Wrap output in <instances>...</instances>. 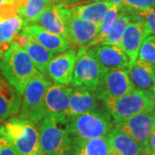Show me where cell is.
Wrapping results in <instances>:
<instances>
[{
	"mask_svg": "<svg viewBox=\"0 0 155 155\" xmlns=\"http://www.w3.org/2000/svg\"><path fill=\"white\" fill-rule=\"evenodd\" d=\"M39 124L13 116L0 126V137L7 140L19 155H41Z\"/></svg>",
	"mask_w": 155,
	"mask_h": 155,
	"instance_id": "1",
	"label": "cell"
},
{
	"mask_svg": "<svg viewBox=\"0 0 155 155\" xmlns=\"http://www.w3.org/2000/svg\"><path fill=\"white\" fill-rule=\"evenodd\" d=\"M38 70L26 50L17 41H13L0 58V72L21 95Z\"/></svg>",
	"mask_w": 155,
	"mask_h": 155,
	"instance_id": "2",
	"label": "cell"
},
{
	"mask_svg": "<svg viewBox=\"0 0 155 155\" xmlns=\"http://www.w3.org/2000/svg\"><path fill=\"white\" fill-rule=\"evenodd\" d=\"M51 84L39 71L34 74L23 91L18 117L39 124L45 117V95Z\"/></svg>",
	"mask_w": 155,
	"mask_h": 155,
	"instance_id": "3",
	"label": "cell"
},
{
	"mask_svg": "<svg viewBox=\"0 0 155 155\" xmlns=\"http://www.w3.org/2000/svg\"><path fill=\"white\" fill-rule=\"evenodd\" d=\"M106 71L89 48L81 47L76 56L71 84L74 88L95 91L102 83Z\"/></svg>",
	"mask_w": 155,
	"mask_h": 155,
	"instance_id": "4",
	"label": "cell"
},
{
	"mask_svg": "<svg viewBox=\"0 0 155 155\" xmlns=\"http://www.w3.org/2000/svg\"><path fill=\"white\" fill-rule=\"evenodd\" d=\"M112 128L110 116L97 110L72 117L66 124V129L70 135L82 139L106 137Z\"/></svg>",
	"mask_w": 155,
	"mask_h": 155,
	"instance_id": "5",
	"label": "cell"
},
{
	"mask_svg": "<svg viewBox=\"0 0 155 155\" xmlns=\"http://www.w3.org/2000/svg\"><path fill=\"white\" fill-rule=\"evenodd\" d=\"M41 155H72V138L66 128L45 116L39 122Z\"/></svg>",
	"mask_w": 155,
	"mask_h": 155,
	"instance_id": "6",
	"label": "cell"
},
{
	"mask_svg": "<svg viewBox=\"0 0 155 155\" xmlns=\"http://www.w3.org/2000/svg\"><path fill=\"white\" fill-rule=\"evenodd\" d=\"M115 123L121 122L139 113L155 110V101L149 95L134 89L107 107Z\"/></svg>",
	"mask_w": 155,
	"mask_h": 155,
	"instance_id": "7",
	"label": "cell"
},
{
	"mask_svg": "<svg viewBox=\"0 0 155 155\" xmlns=\"http://www.w3.org/2000/svg\"><path fill=\"white\" fill-rule=\"evenodd\" d=\"M134 90L127 70H107L98 88L95 91L98 100L106 107Z\"/></svg>",
	"mask_w": 155,
	"mask_h": 155,
	"instance_id": "8",
	"label": "cell"
},
{
	"mask_svg": "<svg viewBox=\"0 0 155 155\" xmlns=\"http://www.w3.org/2000/svg\"><path fill=\"white\" fill-rule=\"evenodd\" d=\"M72 90L68 84H51L45 95V116L66 125L68 121L69 98Z\"/></svg>",
	"mask_w": 155,
	"mask_h": 155,
	"instance_id": "9",
	"label": "cell"
},
{
	"mask_svg": "<svg viewBox=\"0 0 155 155\" xmlns=\"http://www.w3.org/2000/svg\"><path fill=\"white\" fill-rule=\"evenodd\" d=\"M155 124V110L139 113L121 122L116 123L117 128L131 136L149 154L148 140Z\"/></svg>",
	"mask_w": 155,
	"mask_h": 155,
	"instance_id": "10",
	"label": "cell"
},
{
	"mask_svg": "<svg viewBox=\"0 0 155 155\" xmlns=\"http://www.w3.org/2000/svg\"><path fill=\"white\" fill-rule=\"evenodd\" d=\"M67 40L70 44L78 47H87L97 36L99 24L87 22L72 15L68 8L66 20Z\"/></svg>",
	"mask_w": 155,
	"mask_h": 155,
	"instance_id": "11",
	"label": "cell"
},
{
	"mask_svg": "<svg viewBox=\"0 0 155 155\" xmlns=\"http://www.w3.org/2000/svg\"><path fill=\"white\" fill-rule=\"evenodd\" d=\"M149 35L144 23L131 14V21L125 28L119 47L127 56L131 64L137 60L140 46Z\"/></svg>",
	"mask_w": 155,
	"mask_h": 155,
	"instance_id": "12",
	"label": "cell"
},
{
	"mask_svg": "<svg viewBox=\"0 0 155 155\" xmlns=\"http://www.w3.org/2000/svg\"><path fill=\"white\" fill-rule=\"evenodd\" d=\"M77 52L73 48L61 53L50 61L47 75L56 84H70L72 82L73 68Z\"/></svg>",
	"mask_w": 155,
	"mask_h": 155,
	"instance_id": "13",
	"label": "cell"
},
{
	"mask_svg": "<svg viewBox=\"0 0 155 155\" xmlns=\"http://www.w3.org/2000/svg\"><path fill=\"white\" fill-rule=\"evenodd\" d=\"M21 31L37 41L46 49L54 54H61L70 48L68 40L46 30L36 23H28L23 26Z\"/></svg>",
	"mask_w": 155,
	"mask_h": 155,
	"instance_id": "14",
	"label": "cell"
},
{
	"mask_svg": "<svg viewBox=\"0 0 155 155\" xmlns=\"http://www.w3.org/2000/svg\"><path fill=\"white\" fill-rule=\"evenodd\" d=\"M90 49L106 70H127L131 64L125 53L117 46L99 44Z\"/></svg>",
	"mask_w": 155,
	"mask_h": 155,
	"instance_id": "15",
	"label": "cell"
},
{
	"mask_svg": "<svg viewBox=\"0 0 155 155\" xmlns=\"http://www.w3.org/2000/svg\"><path fill=\"white\" fill-rule=\"evenodd\" d=\"M127 72L134 89L151 95L155 80V65L137 59L130 64Z\"/></svg>",
	"mask_w": 155,
	"mask_h": 155,
	"instance_id": "16",
	"label": "cell"
},
{
	"mask_svg": "<svg viewBox=\"0 0 155 155\" xmlns=\"http://www.w3.org/2000/svg\"><path fill=\"white\" fill-rule=\"evenodd\" d=\"M68 8L63 5H48L35 22L51 33L67 40L66 20Z\"/></svg>",
	"mask_w": 155,
	"mask_h": 155,
	"instance_id": "17",
	"label": "cell"
},
{
	"mask_svg": "<svg viewBox=\"0 0 155 155\" xmlns=\"http://www.w3.org/2000/svg\"><path fill=\"white\" fill-rule=\"evenodd\" d=\"M106 137L109 143V155H140L147 153L135 140L116 127H113Z\"/></svg>",
	"mask_w": 155,
	"mask_h": 155,
	"instance_id": "18",
	"label": "cell"
},
{
	"mask_svg": "<svg viewBox=\"0 0 155 155\" xmlns=\"http://www.w3.org/2000/svg\"><path fill=\"white\" fill-rule=\"evenodd\" d=\"M16 41L26 50L36 69L47 76L48 66L50 61L55 57L56 54L46 49L32 37L28 36V35L22 31H20Z\"/></svg>",
	"mask_w": 155,
	"mask_h": 155,
	"instance_id": "19",
	"label": "cell"
},
{
	"mask_svg": "<svg viewBox=\"0 0 155 155\" xmlns=\"http://www.w3.org/2000/svg\"><path fill=\"white\" fill-rule=\"evenodd\" d=\"M22 95L3 76H0V122L20 110Z\"/></svg>",
	"mask_w": 155,
	"mask_h": 155,
	"instance_id": "20",
	"label": "cell"
},
{
	"mask_svg": "<svg viewBox=\"0 0 155 155\" xmlns=\"http://www.w3.org/2000/svg\"><path fill=\"white\" fill-rule=\"evenodd\" d=\"M97 100L95 91L82 88L72 89L69 98L68 120L89 111L96 110Z\"/></svg>",
	"mask_w": 155,
	"mask_h": 155,
	"instance_id": "21",
	"label": "cell"
},
{
	"mask_svg": "<svg viewBox=\"0 0 155 155\" xmlns=\"http://www.w3.org/2000/svg\"><path fill=\"white\" fill-rule=\"evenodd\" d=\"M72 155H109L107 137L92 139L72 137Z\"/></svg>",
	"mask_w": 155,
	"mask_h": 155,
	"instance_id": "22",
	"label": "cell"
},
{
	"mask_svg": "<svg viewBox=\"0 0 155 155\" xmlns=\"http://www.w3.org/2000/svg\"><path fill=\"white\" fill-rule=\"evenodd\" d=\"M26 24L19 15L0 20V58L17 40L21 29Z\"/></svg>",
	"mask_w": 155,
	"mask_h": 155,
	"instance_id": "23",
	"label": "cell"
},
{
	"mask_svg": "<svg viewBox=\"0 0 155 155\" xmlns=\"http://www.w3.org/2000/svg\"><path fill=\"white\" fill-rule=\"evenodd\" d=\"M112 5V3L109 2L95 1L86 5L69 8V10L72 15L79 17L84 21L99 24L106 11Z\"/></svg>",
	"mask_w": 155,
	"mask_h": 155,
	"instance_id": "24",
	"label": "cell"
},
{
	"mask_svg": "<svg viewBox=\"0 0 155 155\" xmlns=\"http://www.w3.org/2000/svg\"><path fill=\"white\" fill-rule=\"evenodd\" d=\"M122 5L113 4L106 11L104 16L103 17L102 21L99 23V28H98V32L95 39L86 47V48H92L94 46L99 45L105 37L110 34L112 28L115 25L116 19L118 17V15L120 13V9Z\"/></svg>",
	"mask_w": 155,
	"mask_h": 155,
	"instance_id": "25",
	"label": "cell"
},
{
	"mask_svg": "<svg viewBox=\"0 0 155 155\" xmlns=\"http://www.w3.org/2000/svg\"><path fill=\"white\" fill-rule=\"evenodd\" d=\"M130 21H131V14L129 11L126 10L120 12L112 30L100 44L113 45V46L120 47L125 28Z\"/></svg>",
	"mask_w": 155,
	"mask_h": 155,
	"instance_id": "26",
	"label": "cell"
},
{
	"mask_svg": "<svg viewBox=\"0 0 155 155\" xmlns=\"http://www.w3.org/2000/svg\"><path fill=\"white\" fill-rule=\"evenodd\" d=\"M48 5L47 0H28L25 6L19 11V16L27 24L35 23L38 17Z\"/></svg>",
	"mask_w": 155,
	"mask_h": 155,
	"instance_id": "27",
	"label": "cell"
},
{
	"mask_svg": "<svg viewBox=\"0 0 155 155\" xmlns=\"http://www.w3.org/2000/svg\"><path fill=\"white\" fill-rule=\"evenodd\" d=\"M137 59L155 65V35H149L145 38L140 46Z\"/></svg>",
	"mask_w": 155,
	"mask_h": 155,
	"instance_id": "28",
	"label": "cell"
},
{
	"mask_svg": "<svg viewBox=\"0 0 155 155\" xmlns=\"http://www.w3.org/2000/svg\"><path fill=\"white\" fill-rule=\"evenodd\" d=\"M130 13L144 23L150 35H155V8Z\"/></svg>",
	"mask_w": 155,
	"mask_h": 155,
	"instance_id": "29",
	"label": "cell"
},
{
	"mask_svg": "<svg viewBox=\"0 0 155 155\" xmlns=\"http://www.w3.org/2000/svg\"><path fill=\"white\" fill-rule=\"evenodd\" d=\"M122 6L129 12H137L155 8V0H124Z\"/></svg>",
	"mask_w": 155,
	"mask_h": 155,
	"instance_id": "30",
	"label": "cell"
},
{
	"mask_svg": "<svg viewBox=\"0 0 155 155\" xmlns=\"http://www.w3.org/2000/svg\"><path fill=\"white\" fill-rule=\"evenodd\" d=\"M18 15V10L11 1H7L0 6V20L7 19Z\"/></svg>",
	"mask_w": 155,
	"mask_h": 155,
	"instance_id": "31",
	"label": "cell"
},
{
	"mask_svg": "<svg viewBox=\"0 0 155 155\" xmlns=\"http://www.w3.org/2000/svg\"><path fill=\"white\" fill-rule=\"evenodd\" d=\"M0 155H19L7 140L0 137Z\"/></svg>",
	"mask_w": 155,
	"mask_h": 155,
	"instance_id": "32",
	"label": "cell"
},
{
	"mask_svg": "<svg viewBox=\"0 0 155 155\" xmlns=\"http://www.w3.org/2000/svg\"><path fill=\"white\" fill-rule=\"evenodd\" d=\"M148 149L150 153H153L155 152V124L148 140Z\"/></svg>",
	"mask_w": 155,
	"mask_h": 155,
	"instance_id": "33",
	"label": "cell"
},
{
	"mask_svg": "<svg viewBox=\"0 0 155 155\" xmlns=\"http://www.w3.org/2000/svg\"><path fill=\"white\" fill-rule=\"evenodd\" d=\"M9 1H11V3L17 7V9L18 10V14H19V11L25 6L28 0H9Z\"/></svg>",
	"mask_w": 155,
	"mask_h": 155,
	"instance_id": "34",
	"label": "cell"
},
{
	"mask_svg": "<svg viewBox=\"0 0 155 155\" xmlns=\"http://www.w3.org/2000/svg\"><path fill=\"white\" fill-rule=\"evenodd\" d=\"M67 0H47L48 5H63L66 4Z\"/></svg>",
	"mask_w": 155,
	"mask_h": 155,
	"instance_id": "35",
	"label": "cell"
},
{
	"mask_svg": "<svg viewBox=\"0 0 155 155\" xmlns=\"http://www.w3.org/2000/svg\"><path fill=\"white\" fill-rule=\"evenodd\" d=\"M91 1L92 2H95V1H104V2H109V3H112V4L122 5V4L123 3L124 0H91Z\"/></svg>",
	"mask_w": 155,
	"mask_h": 155,
	"instance_id": "36",
	"label": "cell"
},
{
	"mask_svg": "<svg viewBox=\"0 0 155 155\" xmlns=\"http://www.w3.org/2000/svg\"><path fill=\"white\" fill-rule=\"evenodd\" d=\"M151 97L155 101V80L154 83H153V89H152V91H151Z\"/></svg>",
	"mask_w": 155,
	"mask_h": 155,
	"instance_id": "37",
	"label": "cell"
},
{
	"mask_svg": "<svg viewBox=\"0 0 155 155\" xmlns=\"http://www.w3.org/2000/svg\"><path fill=\"white\" fill-rule=\"evenodd\" d=\"M7 1H9V0H0V6L2 5L3 4H5V2H7Z\"/></svg>",
	"mask_w": 155,
	"mask_h": 155,
	"instance_id": "38",
	"label": "cell"
},
{
	"mask_svg": "<svg viewBox=\"0 0 155 155\" xmlns=\"http://www.w3.org/2000/svg\"><path fill=\"white\" fill-rule=\"evenodd\" d=\"M140 155H148L147 153H142V154H140Z\"/></svg>",
	"mask_w": 155,
	"mask_h": 155,
	"instance_id": "39",
	"label": "cell"
},
{
	"mask_svg": "<svg viewBox=\"0 0 155 155\" xmlns=\"http://www.w3.org/2000/svg\"><path fill=\"white\" fill-rule=\"evenodd\" d=\"M151 154H152V155H155V152H154V153H151Z\"/></svg>",
	"mask_w": 155,
	"mask_h": 155,
	"instance_id": "40",
	"label": "cell"
},
{
	"mask_svg": "<svg viewBox=\"0 0 155 155\" xmlns=\"http://www.w3.org/2000/svg\"><path fill=\"white\" fill-rule=\"evenodd\" d=\"M148 155H152V154H151V153H149V154H148Z\"/></svg>",
	"mask_w": 155,
	"mask_h": 155,
	"instance_id": "41",
	"label": "cell"
}]
</instances>
